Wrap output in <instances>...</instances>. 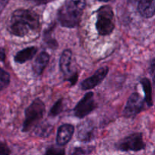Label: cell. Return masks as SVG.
Wrapping results in <instances>:
<instances>
[{
    "label": "cell",
    "mask_w": 155,
    "mask_h": 155,
    "mask_svg": "<svg viewBox=\"0 0 155 155\" xmlns=\"http://www.w3.org/2000/svg\"><path fill=\"white\" fill-rule=\"evenodd\" d=\"M45 112V105L43 101L39 98H36L33 102L26 108L25 117L23 124L22 131L28 132L32 127L42 119Z\"/></svg>",
    "instance_id": "4"
},
{
    "label": "cell",
    "mask_w": 155,
    "mask_h": 155,
    "mask_svg": "<svg viewBox=\"0 0 155 155\" xmlns=\"http://www.w3.org/2000/svg\"><path fill=\"white\" fill-rule=\"evenodd\" d=\"M63 98H60V99L58 100L54 104V105L52 106V107L50 110L49 114H48V116L49 117H54L58 116V115L60 114L61 113L63 110Z\"/></svg>",
    "instance_id": "17"
},
{
    "label": "cell",
    "mask_w": 155,
    "mask_h": 155,
    "mask_svg": "<svg viewBox=\"0 0 155 155\" xmlns=\"http://www.w3.org/2000/svg\"><path fill=\"white\" fill-rule=\"evenodd\" d=\"M145 99L138 92H134L129 97L123 114L126 118H134L144 110Z\"/></svg>",
    "instance_id": "8"
},
{
    "label": "cell",
    "mask_w": 155,
    "mask_h": 155,
    "mask_svg": "<svg viewBox=\"0 0 155 155\" xmlns=\"http://www.w3.org/2000/svg\"><path fill=\"white\" fill-rule=\"evenodd\" d=\"M108 71L109 68L107 66L102 67V68L98 69L93 75L88 77L82 82L80 84L81 89L83 90H89V89H92L95 86H98L107 77Z\"/></svg>",
    "instance_id": "9"
},
{
    "label": "cell",
    "mask_w": 155,
    "mask_h": 155,
    "mask_svg": "<svg viewBox=\"0 0 155 155\" xmlns=\"http://www.w3.org/2000/svg\"><path fill=\"white\" fill-rule=\"evenodd\" d=\"M145 92V101L148 107H151L153 105L152 99V89H151V84L150 80L146 77H144L140 81Z\"/></svg>",
    "instance_id": "15"
},
{
    "label": "cell",
    "mask_w": 155,
    "mask_h": 155,
    "mask_svg": "<svg viewBox=\"0 0 155 155\" xmlns=\"http://www.w3.org/2000/svg\"><path fill=\"white\" fill-rule=\"evenodd\" d=\"M38 51V48L36 46H30L24 48L15 54V61L18 64H24L34 58Z\"/></svg>",
    "instance_id": "13"
},
{
    "label": "cell",
    "mask_w": 155,
    "mask_h": 155,
    "mask_svg": "<svg viewBox=\"0 0 155 155\" xmlns=\"http://www.w3.org/2000/svg\"><path fill=\"white\" fill-rule=\"evenodd\" d=\"M117 147L122 151H139L145 148V144L142 133H135L120 141Z\"/></svg>",
    "instance_id": "6"
},
{
    "label": "cell",
    "mask_w": 155,
    "mask_h": 155,
    "mask_svg": "<svg viewBox=\"0 0 155 155\" xmlns=\"http://www.w3.org/2000/svg\"><path fill=\"white\" fill-rule=\"evenodd\" d=\"M6 54H5V50L4 48H0V61H4L5 60Z\"/></svg>",
    "instance_id": "23"
},
{
    "label": "cell",
    "mask_w": 155,
    "mask_h": 155,
    "mask_svg": "<svg viewBox=\"0 0 155 155\" xmlns=\"http://www.w3.org/2000/svg\"><path fill=\"white\" fill-rule=\"evenodd\" d=\"M74 133V127L72 124H66L61 126L58 130L57 141L58 145L60 146H64L67 145L71 141Z\"/></svg>",
    "instance_id": "11"
},
{
    "label": "cell",
    "mask_w": 155,
    "mask_h": 155,
    "mask_svg": "<svg viewBox=\"0 0 155 155\" xmlns=\"http://www.w3.org/2000/svg\"><path fill=\"white\" fill-rule=\"evenodd\" d=\"M74 58L71 50L65 49L61 55L59 67L63 74L64 80L74 86L78 81V71L74 65Z\"/></svg>",
    "instance_id": "5"
},
{
    "label": "cell",
    "mask_w": 155,
    "mask_h": 155,
    "mask_svg": "<svg viewBox=\"0 0 155 155\" xmlns=\"http://www.w3.org/2000/svg\"><path fill=\"white\" fill-rule=\"evenodd\" d=\"M40 28L39 17L29 9H17L12 13L8 24V30L11 34L24 37L30 33H36Z\"/></svg>",
    "instance_id": "1"
},
{
    "label": "cell",
    "mask_w": 155,
    "mask_h": 155,
    "mask_svg": "<svg viewBox=\"0 0 155 155\" xmlns=\"http://www.w3.org/2000/svg\"><path fill=\"white\" fill-rule=\"evenodd\" d=\"M154 85L155 86V75H154Z\"/></svg>",
    "instance_id": "27"
},
{
    "label": "cell",
    "mask_w": 155,
    "mask_h": 155,
    "mask_svg": "<svg viewBox=\"0 0 155 155\" xmlns=\"http://www.w3.org/2000/svg\"><path fill=\"white\" fill-rule=\"evenodd\" d=\"M11 150L7 144L0 141V155H10Z\"/></svg>",
    "instance_id": "22"
},
{
    "label": "cell",
    "mask_w": 155,
    "mask_h": 155,
    "mask_svg": "<svg viewBox=\"0 0 155 155\" xmlns=\"http://www.w3.org/2000/svg\"><path fill=\"white\" fill-rule=\"evenodd\" d=\"M98 1H101V2H107L109 0H98Z\"/></svg>",
    "instance_id": "26"
},
{
    "label": "cell",
    "mask_w": 155,
    "mask_h": 155,
    "mask_svg": "<svg viewBox=\"0 0 155 155\" xmlns=\"http://www.w3.org/2000/svg\"><path fill=\"white\" fill-rule=\"evenodd\" d=\"M50 55L45 51H42L36 56L33 63V71L35 74L40 76L49 62Z\"/></svg>",
    "instance_id": "12"
},
{
    "label": "cell",
    "mask_w": 155,
    "mask_h": 155,
    "mask_svg": "<svg viewBox=\"0 0 155 155\" xmlns=\"http://www.w3.org/2000/svg\"><path fill=\"white\" fill-rule=\"evenodd\" d=\"M54 24H52L44 32L43 40L49 48H52V49H56L58 48V43L57 40L54 38H53L52 36H51L52 35L53 30H54Z\"/></svg>",
    "instance_id": "16"
},
{
    "label": "cell",
    "mask_w": 155,
    "mask_h": 155,
    "mask_svg": "<svg viewBox=\"0 0 155 155\" xmlns=\"http://www.w3.org/2000/svg\"><path fill=\"white\" fill-rule=\"evenodd\" d=\"M10 83V75L5 70L0 68V91L7 87Z\"/></svg>",
    "instance_id": "18"
},
{
    "label": "cell",
    "mask_w": 155,
    "mask_h": 155,
    "mask_svg": "<svg viewBox=\"0 0 155 155\" xmlns=\"http://www.w3.org/2000/svg\"><path fill=\"white\" fill-rule=\"evenodd\" d=\"M51 127L50 125H45V127L42 125V127H39L38 128V130H36V133L39 136H48V133L51 132Z\"/></svg>",
    "instance_id": "20"
},
{
    "label": "cell",
    "mask_w": 155,
    "mask_h": 155,
    "mask_svg": "<svg viewBox=\"0 0 155 155\" xmlns=\"http://www.w3.org/2000/svg\"><path fill=\"white\" fill-rule=\"evenodd\" d=\"M44 155H65V150L58 147H50L45 151Z\"/></svg>",
    "instance_id": "19"
},
{
    "label": "cell",
    "mask_w": 155,
    "mask_h": 155,
    "mask_svg": "<svg viewBox=\"0 0 155 155\" xmlns=\"http://www.w3.org/2000/svg\"><path fill=\"white\" fill-rule=\"evenodd\" d=\"M85 7V0H66L58 12V21L63 27L74 28L80 24Z\"/></svg>",
    "instance_id": "2"
},
{
    "label": "cell",
    "mask_w": 155,
    "mask_h": 155,
    "mask_svg": "<svg viewBox=\"0 0 155 155\" xmlns=\"http://www.w3.org/2000/svg\"><path fill=\"white\" fill-rule=\"evenodd\" d=\"M9 0H0V13L3 11V9L5 8L7 4L8 3Z\"/></svg>",
    "instance_id": "24"
},
{
    "label": "cell",
    "mask_w": 155,
    "mask_h": 155,
    "mask_svg": "<svg viewBox=\"0 0 155 155\" xmlns=\"http://www.w3.org/2000/svg\"><path fill=\"white\" fill-rule=\"evenodd\" d=\"M138 10L143 18H152L155 15V0H140Z\"/></svg>",
    "instance_id": "14"
},
{
    "label": "cell",
    "mask_w": 155,
    "mask_h": 155,
    "mask_svg": "<svg viewBox=\"0 0 155 155\" xmlns=\"http://www.w3.org/2000/svg\"><path fill=\"white\" fill-rule=\"evenodd\" d=\"M96 107L97 104L94 98V93L92 92H89L75 106L74 109V115L79 119H83L92 113Z\"/></svg>",
    "instance_id": "7"
},
{
    "label": "cell",
    "mask_w": 155,
    "mask_h": 155,
    "mask_svg": "<svg viewBox=\"0 0 155 155\" xmlns=\"http://www.w3.org/2000/svg\"><path fill=\"white\" fill-rule=\"evenodd\" d=\"M92 151L90 148H76L72 152V155H83Z\"/></svg>",
    "instance_id": "21"
},
{
    "label": "cell",
    "mask_w": 155,
    "mask_h": 155,
    "mask_svg": "<svg viewBox=\"0 0 155 155\" xmlns=\"http://www.w3.org/2000/svg\"><path fill=\"white\" fill-rule=\"evenodd\" d=\"M95 27L100 36H108L113 33L115 27L114 14L110 5H104L98 9Z\"/></svg>",
    "instance_id": "3"
},
{
    "label": "cell",
    "mask_w": 155,
    "mask_h": 155,
    "mask_svg": "<svg viewBox=\"0 0 155 155\" xmlns=\"http://www.w3.org/2000/svg\"><path fill=\"white\" fill-rule=\"evenodd\" d=\"M95 137V126L92 121L83 122L78 128L77 138L83 142H89Z\"/></svg>",
    "instance_id": "10"
},
{
    "label": "cell",
    "mask_w": 155,
    "mask_h": 155,
    "mask_svg": "<svg viewBox=\"0 0 155 155\" xmlns=\"http://www.w3.org/2000/svg\"><path fill=\"white\" fill-rule=\"evenodd\" d=\"M30 1L33 2V3H35V4L37 5L45 4V3L47 2V0H30Z\"/></svg>",
    "instance_id": "25"
}]
</instances>
